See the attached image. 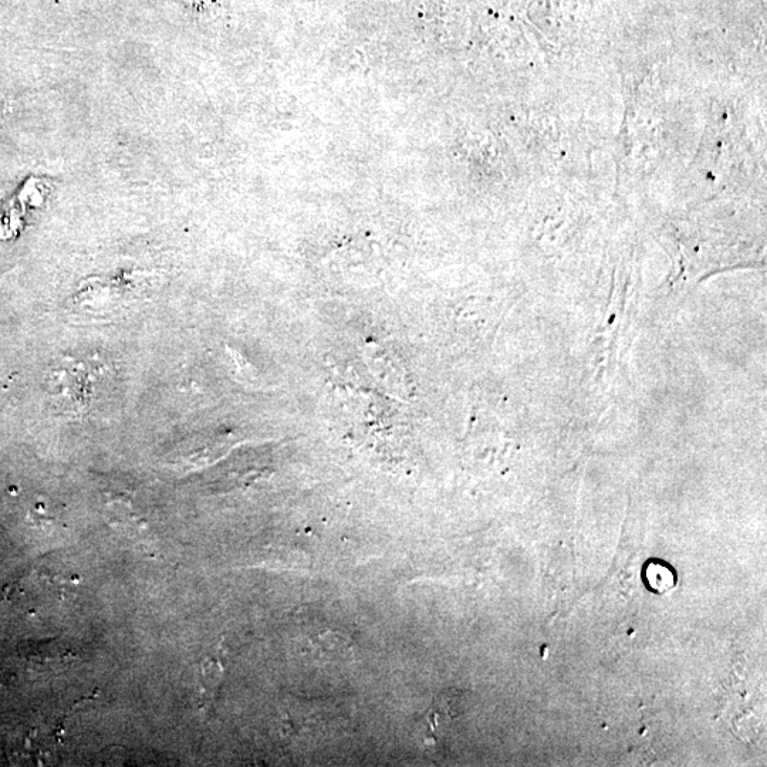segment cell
I'll list each match as a JSON object with an SVG mask.
<instances>
[{
	"instance_id": "6da1fadb",
	"label": "cell",
	"mask_w": 767,
	"mask_h": 767,
	"mask_svg": "<svg viewBox=\"0 0 767 767\" xmlns=\"http://www.w3.org/2000/svg\"><path fill=\"white\" fill-rule=\"evenodd\" d=\"M644 579L647 581V586L655 593H665L674 589L675 586V573L671 567L662 562H650L645 566Z\"/></svg>"
}]
</instances>
